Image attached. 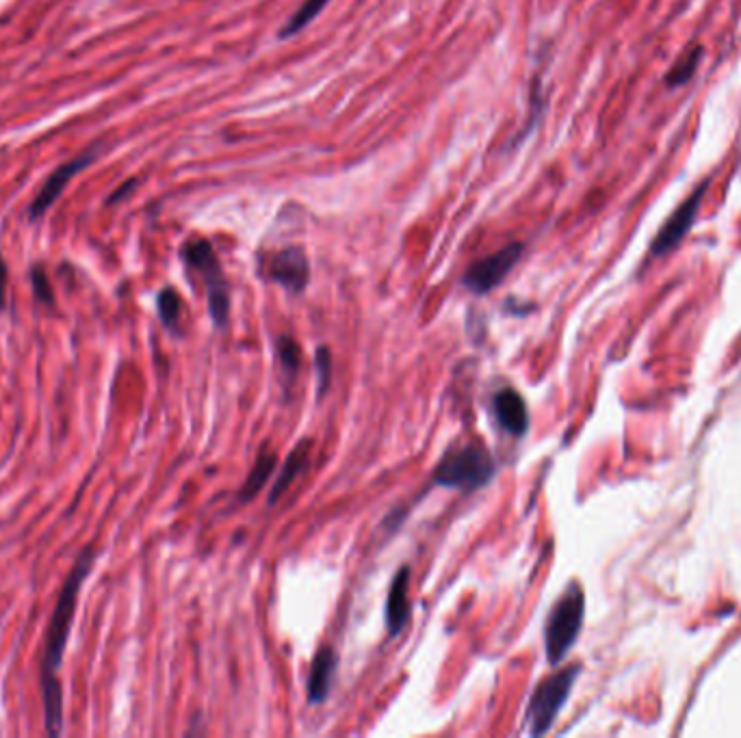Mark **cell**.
<instances>
[{
  "label": "cell",
  "instance_id": "cell-1",
  "mask_svg": "<svg viewBox=\"0 0 741 738\" xmlns=\"http://www.w3.org/2000/svg\"><path fill=\"white\" fill-rule=\"evenodd\" d=\"M94 557H96L94 550H83L81 557H78V561L72 565V570L61 587L59 600L55 604V611H52L46 632V648L39 682H42L46 732L50 736H57L63 732V689L59 680V669L63 665L65 645H68L70 630L74 624L78 593H81L85 578L89 576L91 568H94Z\"/></svg>",
  "mask_w": 741,
  "mask_h": 738
},
{
  "label": "cell",
  "instance_id": "cell-2",
  "mask_svg": "<svg viewBox=\"0 0 741 738\" xmlns=\"http://www.w3.org/2000/svg\"><path fill=\"white\" fill-rule=\"evenodd\" d=\"M494 474L497 466L488 448L484 444H466L440 461L434 470V483L449 490L475 492L486 487Z\"/></svg>",
  "mask_w": 741,
  "mask_h": 738
},
{
  "label": "cell",
  "instance_id": "cell-3",
  "mask_svg": "<svg viewBox=\"0 0 741 738\" xmlns=\"http://www.w3.org/2000/svg\"><path fill=\"white\" fill-rule=\"evenodd\" d=\"M585 617L583 589L572 583L549 613L544 626V650L551 665H559L575 645Z\"/></svg>",
  "mask_w": 741,
  "mask_h": 738
},
{
  "label": "cell",
  "instance_id": "cell-4",
  "mask_svg": "<svg viewBox=\"0 0 741 738\" xmlns=\"http://www.w3.org/2000/svg\"><path fill=\"white\" fill-rule=\"evenodd\" d=\"M182 260H185L189 269L202 275L206 284L208 312H211L213 323L217 327H226L230 319V288L213 245L204 239L189 241L182 247Z\"/></svg>",
  "mask_w": 741,
  "mask_h": 738
},
{
  "label": "cell",
  "instance_id": "cell-5",
  "mask_svg": "<svg viewBox=\"0 0 741 738\" xmlns=\"http://www.w3.org/2000/svg\"><path fill=\"white\" fill-rule=\"evenodd\" d=\"M579 674L581 667L572 665L562 671H555L553 676L538 684L536 691L531 693L525 710V732L529 736H542L553 728L559 710L564 708L572 693V684H575Z\"/></svg>",
  "mask_w": 741,
  "mask_h": 738
},
{
  "label": "cell",
  "instance_id": "cell-6",
  "mask_svg": "<svg viewBox=\"0 0 741 738\" xmlns=\"http://www.w3.org/2000/svg\"><path fill=\"white\" fill-rule=\"evenodd\" d=\"M523 252H525L523 243L505 245L497 254H492L468 267L462 278V284L475 295L490 293L492 288H497L507 275H510V271L518 265Z\"/></svg>",
  "mask_w": 741,
  "mask_h": 738
},
{
  "label": "cell",
  "instance_id": "cell-7",
  "mask_svg": "<svg viewBox=\"0 0 741 738\" xmlns=\"http://www.w3.org/2000/svg\"><path fill=\"white\" fill-rule=\"evenodd\" d=\"M265 278L284 286L289 293H304L310 280V265L304 249L291 245L271 254L265 262Z\"/></svg>",
  "mask_w": 741,
  "mask_h": 738
},
{
  "label": "cell",
  "instance_id": "cell-8",
  "mask_svg": "<svg viewBox=\"0 0 741 738\" xmlns=\"http://www.w3.org/2000/svg\"><path fill=\"white\" fill-rule=\"evenodd\" d=\"M494 418L503 431L510 433L514 438H523L529 429V414L527 403L520 394L512 388H505L494 394L492 399Z\"/></svg>",
  "mask_w": 741,
  "mask_h": 738
},
{
  "label": "cell",
  "instance_id": "cell-9",
  "mask_svg": "<svg viewBox=\"0 0 741 738\" xmlns=\"http://www.w3.org/2000/svg\"><path fill=\"white\" fill-rule=\"evenodd\" d=\"M91 161H94V154H85V156H78L76 161H70L61 165L55 174H50V178L46 180V184L42 187V191L37 193L35 202L31 204L29 208V217L31 219H39L42 215H46V210H50V206L55 204L59 200V195L63 193V189L68 187V182L81 171L83 167H87Z\"/></svg>",
  "mask_w": 741,
  "mask_h": 738
},
{
  "label": "cell",
  "instance_id": "cell-10",
  "mask_svg": "<svg viewBox=\"0 0 741 738\" xmlns=\"http://www.w3.org/2000/svg\"><path fill=\"white\" fill-rule=\"evenodd\" d=\"M408 589H410V568L403 565V568L395 574L386 598V628L390 637H399L410 619Z\"/></svg>",
  "mask_w": 741,
  "mask_h": 738
},
{
  "label": "cell",
  "instance_id": "cell-11",
  "mask_svg": "<svg viewBox=\"0 0 741 738\" xmlns=\"http://www.w3.org/2000/svg\"><path fill=\"white\" fill-rule=\"evenodd\" d=\"M700 197H702V191H696L694 197H689V200L668 219V223L663 226V230L659 232V236L655 239V245H653L655 254L670 252V249L683 239L685 232L692 228V221H694V217L698 213V206H700Z\"/></svg>",
  "mask_w": 741,
  "mask_h": 738
},
{
  "label": "cell",
  "instance_id": "cell-12",
  "mask_svg": "<svg viewBox=\"0 0 741 738\" xmlns=\"http://www.w3.org/2000/svg\"><path fill=\"white\" fill-rule=\"evenodd\" d=\"M338 656L332 648H323L312 661L308 678V700L310 704H323L332 691V680L336 674Z\"/></svg>",
  "mask_w": 741,
  "mask_h": 738
},
{
  "label": "cell",
  "instance_id": "cell-13",
  "mask_svg": "<svg viewBox=\"0 0 741 738\" xmlns=\"http://www.w3.org/2000/svg\"><path fill=\"white\" fill-rule=\"evenodd\" d=\"M310 448H312L310 440L299 442L295 451H293L289 457H286V461H284V470L280 472V477H278L276 485H273L269 503H276V500H280V496H282L286 490H289V487L293 485V481L299 477V474H302V472L306 470L308 459H310Z\"/></svg>",
  "mask_w": 741,
  "mask_h": 738
},
{
  "label": "cell",
  "instance_id": "cell-14",
  "mask_svg": "<svg viewBox=\"0 0 741 738\" xmlns=\"http://www.w3.org/2000/svg\"><path fill=\"white\" fill-rule=\"evenodd\" d=\"M276 461H278L276 453L269 451L267 446L263 448V451H260V455L256 459V464H254V470L250 472V477H247L245 485L241 487V492H239L241 503H247V500L254 498L260 490H263V485L271 477L273 468H276Z\"/></svg>",
  "mask_w": 741,
  "mask_h": 738
},
{
  "label": "cell",
  "instance_id": "cell-15",
  "mask_svg": "<svg viewBox=\"0 0 741 738\" xmlns=\"http://www.w3.org/2000/svg\"><path fill=\"white\" fill-rule=\"evenodd\" d=\"M328 3H330V0H304L302 7H299V9L293 13V16H291V20L282 26L280 37H282V39L293 37L295 33H299L302 29H306V26L319 16V13L325 9V5H328Z\"/></svg>",
  "mask_w": 741,
  "mask_h": 738
},
{
  "label": "cell",
  "instance_id": "cell-16",
  "mask_svg": "<svg viewBox=\"0 0 741 738\" xmlns=\"http://www.w3.org/2000/svg\"><path fill=\"white\" fill-rule=\"evenodd\" d=\"M156 308H159V316H161L163 325L176 332L178 321H180V297L174 288H165V291L159 293V297H156Z\"/></svg>",
  "mask_w": 741,
  "mask_h": 738
},
{
  "label": "cell",
  "instance_id": "cell-17",
  "mask_svg": "<svg viewBox=\"0 0 741 738\" xmlns=\"http://www.w3.org/2000/svg\"><path fill=\"white\" fill-rule=\"evenodd\" d=\"M276 349H278V358H280L284 373L289 377H295L299 366H302V349H299V345L293 338H286V336L278 338Z\"/></svg>",
  "mask_w": 741,
  "mask_h": 738
},
{
  "label": "cell",
  "instance_id": "cell-18",
  "mask_svg": "<svg viewBox=\"0 0 741 738\" xmlns=\"http://www.w3.org/2000/svg\"><path fill=\"white\" fill-rule=\"evenodd\" d=\"M315 362H317V373H319V394L323 397V394L328 392L330 381H332V353H330V349L319 347L317 355H315Z\"/></svg>",
  "mask_w": 741,
  "mask_h": 738
},
{
  "label": "cell",
  "instance_id": "cell-19",
  "mask_svg": "<svg viewBox=\"0 0 741 738\" xmlns=\"http://www.w3.org/2000/svg\"><path fill=\"white\" fill-rule=\"evenodd\" d=\"M698 59H700L698 50H696V52H689V55H687V57H685V59H683V61H681L679 65H676V68H672V74H670V83H685V81H687V78L694 74Z\"/></svg>",
  "mask_w": 741,
  "mask_h": 738
},
{
  "label": "cell",
  "instance_id": "cell-20",
  "mask_svg": "<svg viewBox=\"0 0 741 738\" xmlns=\"http://www.w3.org/2000/svg\"><path fill=\"white\" fill-rule=\"evenodd\" d=\"M31 282H33V291H35V297L39 301L44 303H52V288H50V282L46 278V273L42 267H35L31 271Z\"/></svg>",
  "mask_w": 741,
  "mask_h": 738
},
{
  "label": "cell",
  "instance_id": "cell-21",
  "mask_svg": "<svg viewBox=\"0 0 741 738\" xmlns=\"http://www.w3.org/2000/svg\"><path fill=\"white\" fill-rule=\"evenodd\" d=\"M7 306V265L3 260V254H0V310H5Z\"/></svg>",
  "mask_w": 741,
  "mask_h": 738
},
{
  "label": "cell",
  "instance_id": "cell-22",
  "mask_svg": "<svg viewBox=\"0 0 741 738\" xmlns=\"http://www.w3.org/2000/svg\"><path fill=\"white\" fill-rule=\"evenodd\" d=\"M133 187H135V180H130V182H126V184H124V187H122V189H117V191H115V195L111 197V200H109V202H117V200H122V197L126 195V191H130V189H133Z\"/></svg>",
  "mask_w": 741,
  "mask_h": 738
}]
</instances>
